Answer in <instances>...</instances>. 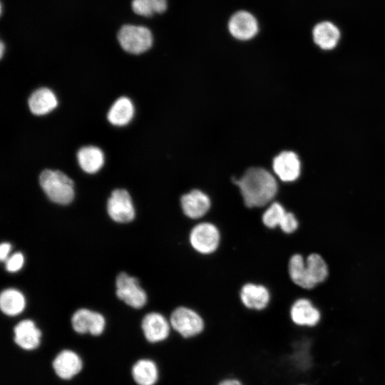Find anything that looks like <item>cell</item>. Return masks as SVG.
I'll return each mask as SVG.
<instances>
[{"label":"cell","mask_w":385,"mask_h":385,"mask_svg":"<svg viewBox=\"0 0 385 385\" xmlns=\"http://www.w3.org/2000/svg\"><path fill=\"white\" fill-rule=\"evenodd\" d=\"M4 51H5V45H4L3 41H1V43H0V57H1V58L3 57V56L4 54Z\"/></svg>","instance_id":"30"},{"label":"cell","mask_w":385,"mask_h":385,"mask_svg":"<svg viewBox=\"0 0 385 385\" xmlns=\"http://www.w3.org/2000/svg\"><path fill=\"white\" fill-rule=\"evenodd\" d=\"M240 297L247 309L258 312L266 309L270 301L268 289L263 285L252 283H247L242 287Z\"/></svg>","instance_id":"15"},{"label":"cell","mask_w":385,"mask_h":385,"mask_svg":"<svg viewBox=\"0 0 385 385\" xmlns=\"http://www.w3.org/2000/svg\"><path fill=\"white\" fill-rule=\"evenodd\" d=\"M289 274L297 285L311 289L323 282L328 275V267L324 259L318 254H311L304 262L298 254L289 260Z\"/></svg>","instance_id":"2"},{"label":"cell","mask_w":385,"mask_h":385,"mask_svg":"<svg viewBox=\"0 0 385 385\" xmlns=\"http://www.w3.org/2000/svg\"><path fill=\"white\" fill-rule=\"evenodd\" d=\"M107 211L110 217L116 222H131L135 217V209L128 192L125 189L113 190L108 200Z\"/></svg>","instance_id":"10"},{"label":"cell","mask_w":385,"mask_h":385,"mask_svg":"<svg viewBox=\"0 0 385 385\" xmlns=\"http://www.w3.org/2000/svg\"><path fill=\"white\" fill-rule=\"evenodd\" d=\"M140 328L145 340L153 344L167 341L173 333L168 316L155 310L143 314Z\"/></svg>","instance_id":"6"},{"label":"cell","mask_w":385,"mask_h":385,"mask_svg":"<svg viewBox=\"0 0 385 385\" xmlns=\"http://www.w3.org/2000/svg\"><path fill=\"white\" fill-rule=\"evenodd\" d=\"M133 115L134 106L132 101L127 97H120L111 106L107 118L112 125L123 126L132 120Z\"/></svg>","instance_id":"23"},{"label":"cell","mask_w":385,"mask_h":385,"mask_svg":"<svg viewBox=\"0 0 385 385\" xmlns=\"http://www.w3.org/2000/svg\"><path fill=\"white\" fill-rule=\"evenodd\" d=\"M220 235L217 227L210 222L196 225L190 233L192 247L201 254H210L218 247Z\"/></svg>","instance_id":"9"},{"label":"cell","mask_w":385,"mask_h":385,"mask_svg":"<svg viewBox=\"0 0 385 385\" xmlns=\"http://www.w3.org/2000/svg\"><path fill=\"white\" fill-rule=\"evenodd\" d=\"M11 245L9 242H2L0 245V260L1 262H6L9 258V254L11 251Z\"/></svg>","instance_id":"28"},{"label":"cell","mask_w":385,"mask_h":385,"mask_svg":"<svg viewBox=\"0 0 385 385\" xmlns=\"http://www.w3.org/2000/svg\"><path fill=\"white\" fill-rule=\"evenodd\" d=\"M167 0H132L131 9L139 16L150 17L163 13L167 9Z\"/></svg>","instance_id":"24"},{"label":"cell","mask_w":385,"mask_h":385,"mask_svg":"<svg viewBox=\"0 0 385 385\" xmlns=\"http://www.w3.org/2000/svg\"><path fill=\"white\" fill-rule=\"evenodd\" d=\"M106 324L102 313L87 307L76 309L71 317V327L79 334L100 336L105 330Z\"/></svg>","instance_id":"8"},{"label":"cell","mask_w":385,"mask_h":385,"mask_svg":"<svg viewBox=\"0 0 385 385\" xmlns=\"http://www.w3.org/2000/svg\"><path fill=\"white\" fill-rule=\"evenodd\" d=\"M77 159L81 168L90 174L97 173L104 163L103 151L93 145L81 148L77 153Z\"/></svg>","instance_id":"22"},{"label":"cell","mask_w":385,"mask_h":385,"mask_svg":"<svg viewBox=\"0 0 385 385\" xmlns=\"http://www.w3.org/2000/svg\"><path fill=\"white\" fill-rule=\"evenodd\" d=\"M52 367L58 377L63 380H70L81 371L83 362L76 351L64 349L53 358Z\"/></svg>","instance_id":"13"},{"label":"cell","mask_w":385,"mask_h":385,"mask_svg":"<svg viewBox=\"0 0 385 385\" xmlns=\"http://www.w3.org/2000/svg\"><path fill=\"white\" fill-rule=\"evenodd\" d=\"M228 29L234 38L241 41H247L257 34L258 23L251 13L242 10L237 11L230 17Z\"/></svg>","instance_id":"14"},{"label":"cell","mask_w":385,"mask_h":385,"mask_svg":"<svg viewBox=\"0 0 385 385\" xmlns=\"http://www.w3.org/2000/svg\"><path fill=\"white\" fill-rule=\"evenodd\" d=\"M286 212L281 204L273 202L263 213L262 222L269 228H274L280 225Z\"/></svg>","instance_id":"25"},{"label":"cell","mask_w":385,"mask_h":385,"mask_svg":"<svg viewBox=\"0 0 385 385\" xmlns=\"http://www.w3.org/2000/svg\"><path fill=\"white\" fill-rule=\"evenodd\" d=\"M115 286L117 297L128 307L136 310H141L145 307L148 297L136 277L122 272L116 277Z\"/></svg>","instance_id":"7"},{"label":"cell","mask_w":385,"mask_h":385,"mask_svg":"<svg viewBox=\"0 0 385 385\" xmlns=\"http://www.w3.org/2000/svg\"><path fill=\"white\" fill-rule=\"evenodd\" d=\"M117 38L121 48L132 54L147 51L153 45L150 30L143 26L125 24L118 32Z\"/></svg>","instance_id":"5"},{"label":"cell","mask_w":385,"mask_h":385,"mask_svg":"<svg viewBox=\"0 0 385 385\" xmlns=\"http://www.w3.org/2000/svg\"><path fill=\"white\" fill-rule=\"evenodd\" d=\"M297 385H311V384H307V383H300V384H298Z\"/></svg>","instance_id":"31"},{"label":"cell","mask_w":385,"mask_h":385,"mask_svg":"<svg viewBox=\"0 0 385 385\" xmlns=\"http://www.w3.org/2000/svg\"><path fill=\"white\" fill-rule=\"evenodd\" d=\"M131 375L137 385H155L160 379V371L155 360L143 357L133 364Z\"/></svg>","instance_id":"18"},{"label":"cell","mask_w":385,"mask_h":385,"mask_svg":"<svg viewBox=\"0 0 385 385\" xmlns=\"http://www.w3.org/2000/svg\"><path fill=\"white\" fill-rule=\"evenodd\" d=\"M313 39L321 48L330 50L334 48L340 38V31L333 23L322 21L313 29Z\"/></svg>","instance_id":"21"},{"label":"cell","mask_w":385,"mask_h":385,"mask_svg":"<svg viewBox=\"0 0 385 385\" xmlns=\"http://www.w3.org/2000/svg\"><path fill=\"white\" fill-rule=\"evenodd\" d=\"M13 332L14 341L21 349L33 351L40 346L42 332L31 319L19 320L14 326Z\"/></svg>","instance_id":"12"},{"label":"cell","mask_w":385,"mask_h":385,"mask_svg":"<svg viewBox=\"0 0 385 385\" xmlns=\"http://www.w3.org/2000/svg\"><path fill=\"white\" fill-rule=\"evenodd\" d=\"M233 182L240 190L245 205L248 207H262L268 204L277 192L274 177L262 168H250Z\"/></svg>","instance_id":"1"},{"label":"cell","mask_w":385,"mask_h":385,"mask_svg":"<svg viewBox=\"0 0 385 385\" xmlns=\"http://www.w3.org/2000/svg\"><path fill=\"white\" fill-rule=\"evenodd\" d=\"M180 204L184 214L191 219L203 217L210 210V199L200 190H192L183 195L180 198Z\"/></svg>","instance_id":"17"},{"label":"cell","mask_w":385,"mask_h":385,"mask_svg":"<svg viewBox=\"0 0 385 385\" xmlns=\"http://www.w3.org/2000/svg\"><path fill=\"white\" fill-rule=\"evenodd\" d=\"M26 307L24 295L14 288L6 289L0 294L1 312L8 317H19Z\"/></svg>","instance_id":"19"},{"label":"cell","mask_w":385,"mask_h":385,"mask_svg":"<svg viewBox=\"0 0 385 385\" xmlns=\"http://www.w3.org/2000/svg\"><path fill=\"white\" fill-rule=\"evenodd\" d=\"M217 385H244V384L236 377H227L221 380Z\"/></svg>","instance_id":"29"},{"label":"cell","mask_w":385,"mask_h":385,"mask_svg":"<svg viewBox=\"0 0 385 385\" xmlns=\"http://www.w3.org/2000/svg\"><path fill=\"white\" fill-rule=\"evenodd\" d=\"M289 317L291 323L297 328H313L321 320L319 310L304 298L299 299L292 304Z\"/></svg>","instance_id":"11"},{"label":"cell","mask_w":385,"mask_h":385,"mask_svg":"<svg viewBox=\"0 0 385 385\" xmlns=\"http://www.w3.org/2000/svg\"><path fill=\"white\" fill-rule=\"evenodd\" d=\"M273 170L283 182H292L300 175V161L292 151H283L273 160Z\"/></svg>","instance_id":"16"},{"label":"cell","mask_w":385,"mask_h":385,"mask_svg":"<svg viewBox=\"0 0 385 385\" xmlns=\"http://www.w3.org/2000/svg\"><path fill=\"white\" fill-rule=\"evenodd\" d=\"M24 263V257L21 252L14 253L5 262V267L8 272H16L20 270Z\"/></svg>","instance_id":"26"},{"label":"cell","mask_w":385,"mask_h":385,"mask_svg":"<svg viewBox=\"0 0 385 385\" xmlns=\"http://www.w3.org/2000/svg\"><path fill=\"white\" fill-rule=\"evenodd\" d=\"M168 318L173 332L185 339L200 336L206 328V321L202 314L188 306L173 308Z\"/></svg>","instance_id":"3"},{"label":"cell","mask_w":385,"mask_h":385,"mask_svg":"<svg viewBox=\"0 0 385 385\" xmlns=\"http://www.w3.org/2000/svg\"><path fill=\"white\" fill-rule=\"evenodd\" d=\"M39 183L52 202L64 205L73 201L74 183L63 172L46 169L39 175Z\"/></svg>","instance_id":"4"},{"label":"cell","mask_w":385,"mask_h":385,"mask_svg":"<svg viewBox=\"0 0 385 385\" xmlns=\"http://www.w3.org/2000/svg\"><path fill=\"white\" fill-rule=\"evenodd\" d=\"M29 107L36 115L47 114L55 109L58 100L55 93L48 88H40L31 93L28 100Z\"/></svg>","instance_id":"20"},{"label":"cell","mask_w":385,"mask_h":385,"mask_svg":"<svg viewBox=\"0 0 385 385\" xmlns=\"http://www.w3.org/2000/svg\"><path fill=\"white\" fill-rule=\"evenodd\" d=\"M279 227L284 232L292 233L297 230L298 222L292 212H287Z\"/></svg>","instance_id":"27"}]
</instances>
